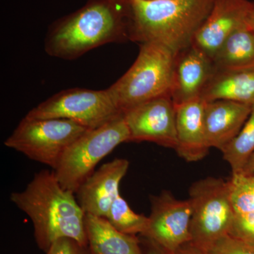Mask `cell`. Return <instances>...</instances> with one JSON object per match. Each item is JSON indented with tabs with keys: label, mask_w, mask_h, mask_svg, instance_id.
Returning a JSON list of instances; mask_svg holds the SVG:
<instances>
[{
	"label": "cell",
	"mask_w": 254,
	"mask_h": 254,
	"mask_svg": "<svg viewBox=\"0 0 254 254\" xmlns=\"http://www.w3.org/2000/svg\"><path fill=\"white\" fill-rule=\"evenodd\" d=\"M230 199L236 215L254 212V175L235 174L228 180Z\"/></svg>",
	"instance_id": "21"
},
{
	"label": "cell",
	"mask_w": 254,
	"mask_h": 254,
	"mask_svg": "<svg viewBox=\"0 0 254 254\" xmlns=\"http://www.w3.org/2000/svg\"><path fill=\"white\" fill-rule=\"evenodd\" d=\"M214 71L213 61L195 47L177 53L170 92L175 106L200 98Z\"/></svg>",
	"instance_id": "13"
},
{
	"label": "cell",
	"mask_w": 254,
	"mask_h": 254,
	"mask_svg": "<svg viewBox=\"0 0 254 254\" xmlns=\"http://www.w3.org/2000/svg\"><path fill=\"white\" fill-rule=\"evenodd\" d=\"M205 101L201 98L177 105V145L175 150L187 162H197L208 154L204 124Z\"/></svg>",
	"instance_id": "14"
},
{
	"label": "cell",
	"mask_w": 254,
	"mask_h": 254,
	"mask_svg": "<svg viewBox=\"0 0 254 254\" xmlns=\"http://www.w3.org/2000/svg\"><path fill=\"white\" fill-rule=\"evenodd\" d=\"M192 208L191 242L203 251L230 235L236 214L230 199L228 180L209 177L195 182L189 197Z\"/></svg>",
	"instance_id": "7"
},
{
	"label": "cell",
	"mask_w": 254,
	"mask_h": 254,
	"mask_svg": "<svg viewBox=\"0 0 254 254\" xmlns=\"http://www.w3.org/2000/svg\"><path fill=\"white\" fill-rule=\"evenodd\" d=\"M239 174H244V175H254V153L247 162L243 170Z\"/></svg>",
	"instance_id": "27"
},
{
	"label": "cell",
	"mask_w": 254,
	"mask_h": 254,
	"mask_svg": "<svg viewBox=\"0 0 254 254\" xmlns=\"http://www.w3.org/2000/svg\"><path fill=\"white\" fill-rule=\"evenodd\" d=\"M215 0H129V41L160 43L175 54L191 46Z\"/></svg>",
	"instance_id": "3"
},
{
	"label": "cell",
	"mask_w": 254,
	"mask_h": 254,
	"mask_svg": "<svg viewBox=\"0 0 254 254\" xmlns=\"http://www.w3.org/2000/svg\"><path fill=\"white\" fill-rule=\"evenodd\" d=\"M252 1L215 0L208 17L195 35L191 46L213 60L227 38L240 28L249 26Z\"/></svg>",
	"instance_id": "11"
},
{
	"label": "cell",
	"mask_w": 254,
	"mask_h": 254,
	"mask_svg": "<svg viewBox=\"0 0 254 254\" xmlns=\"http://www.w3.org/2000/svg\"><path fill=\"white\" fill-rule=\"evenodd\" d=\"M10 200L31 219L37 245L46 253L55 241L64 237L88 247L86 213L54 172L36 174L24 190L11 193Z\"/></svg>",
	"instance_id": "1"
},
{
	"label": "cell",
	"mask_w": 254,
	"mask_h": 254,
	"mask_svg": "<svg viewBox=\"0 0 254 254\" xmlns=\"http://www.w3.org/2000/svg\"><path fill=\"white\" fill-rule=\"evenodd\" d=\"M200 98L205 102L229 100L254 106V68L214 71Z\"/></svg>",
	"instance_id": "17"
},
{
	"label": "cell",
	"mask_w": 254,
	"mask_h": 254,
	"mask_svg": "<svg viewBox=\"0 0 254 254\" xmlns=\"http://www.w3.org/2000/svg\"><path fill=\"white\" fill-rule=\"evenodd\" d=\"M130 141H148L176 149V108L170 95L159 97L123 113Z\"/></svg>",
	"instance_id": "10"
},
{
	"label": "cell",
	"mask_w": 254,
	"mask_h": 254,
	"mask_svg": "<svg viewBox=\"0 0 254 254\" xmlns=\"http://www.w3.org/2000/svg\"><path fill=\"white\" fill-rule=\"evenodd\" d=\"M128 167L127 159H115L102 165L82 184L75 194L85 213L106 218L120 194V185Z\"/></svg>",
	"instance_id": "12"
},
{
	"label": "cell",
	"mask_w": 254,
	"mask_h": 254,
	"mask_svg": "<svg viewBox=\"0 0 254 254\" xmlns=\"http://www.w3.org/2000/svg\"><path fill=\"white\" fill-rule=\"evenodd\" d=\"M90 254H144L136 236L118 231L103 217L86 214Z\"/></svg>",
	"instance_id": "16"
},
{
	"label": "cell",
	"mask_w": 254,
	"mask_h": 254,
	"mask_svg": "<svg viewBox=\"0 0 254 254\" xmlns=\"http://www.w3.org/2000/svg\"><path fill=\"white\" fill-rule=\"evenodd\" d=\"M221 152L231 167L232 175L240 173L254 153V106L238 134Z\"/></svg>",
	"instance_id": "19"
},
{
	"label": "cell",
	"mask_w": 254,
	"mask_h": 254,
	"mask_svg": "<svg viewBox=\"0 0 254 254\" xmlns=\"http://www.w3.org/2000/svg\"><path fill=\"white\" fill-rule=\"evenodd\" d=\"M249 26L254 33V1H252L250 16H249Z\"/></svg>",
	"instance_id": "28"
},
{
	"label": "cell",
	"mask_w": 254,
	"mask_h": 254,
	"mask_svg": "<svg viewBox=\"0 0 254 254\" xmlns=\"http://www.w3.org/2000/svg\"><path fill=\"white\" fill-rule=\"evenodd\" d=\"M230 235L254 245V212L235 215Z\"/></svg>",
	"instance_id": "23"
},
{
	"label": "cell",
	"mask_w": 254,
	"mask_h": 254,
	"mask_svg": "<svg viewBox=\"0 0 254 254\" xmlns=\"http://www.w3.org/2000/svg\"><path fill=\"white\" fill-rule=\"evenodd\" d=\"M123 114L116 108L108 90L70 88L59 92L28 112L31 119H65L94 129Z\"/></svg>",
	"instance_id": "8"
},
{
	"label": "cell",
	"mask_w": 254,
	"mask_h": 254,
	"mask_svg": "<svg viewBox=\"0 0 254 254\" xmlns=\"http://www.w3.org/2000/svg\"><path fill=\"white\" fill-rule=\"evenodd\" d=\"M129 1L91 0L50 28L45 50L50 56L75 60L108 43L129 41Z\"/></svg>",
	"instance_id": "2"
},
{
	"label": "cell",
	"mask_w": 254,
	"mask_h": 254,
	"mask_svg": "<svg viewBox=\"0 0 254 254\" xmlns=\"http://www.w3.org/2000/svg\"><path fill=\"white\" fill-rule=\"evenodd\" d=\"M176 55L160 43H141L134 63L108 91L122 113L159 97L170 95Z\"/></svg>",
	"instance_id": "4"
},
{
	"label": "cell",
	"mask_w": 254,
	"mask_h": 254,
	"mask_svg": "<svg viewBox=\"0 0 254 254\" xmlns=\"http://www.w3.org/2000/svg\"><path fill=\"white\" fill-rule=\"evenodd\" d=\"M212 61L215 71H237L254 68V33L250 26L240 28L230 35Z\"/></svg>",
	"instance_id": "18"
},
{
	"label": "cell",
	"mask_w": 254,
	"mask_h": 254,
	"mask_svg": "<svg viewBox=\"0 0 254 254\" xmlns=\"http://www.w3.org/2000/svg\"><path fill=\"white\" fill-rule=\"evenodd\" d=\"M205 252L207 254H254V246L227 235L214 242Z\"/></svg>",
	"instance_id": "22"
},
{
	"label": "cell",
	"mask_w": 254,
	"mask_h": 254,
	"mask_svg": "<svg viewBox=\"0 0 254 254\" xmlns=\"http://www.w3.org/2000/svg\"></svg>",
	"instance_id": "29"
},
{
	"label": "cell",
	"mask_w": 254,
	"mask_h": 254,
	"mask_svg": "<svg viewBox=\"0 0 254 254\" xmlns=\"http://www.w3.org/2000/svg\"><path fill=\"white\" fill-rule=\"evenodd\" d=\"M174 254H207L206 252L197 247L192 242L181 246Z\"/></svg>",
	"instance_id": "25"
},
{
	"label": "cell",
	"mask_w": 254,
	"mask_h": 254,
	"mask_svg": "<svg viewBox=\"0 0 254 254\" xmlns=\"http://www.w3.org/2000/svg\"><path fill=\"white\" fill-rule=\"evenodd\" d=\"M145 239V252L144 254H168L163 250H162L158 245L148 239Z\"/></svg>",
	"instance_id": "26"
},
{
	"label": "cell",
	"mask_w": 254,
	"mask_h": 254,
	"mask_svg": "<svg viewBox=\"0 0 254 254\" xmlns=\"http://www.w3.org/2000/svg\"><path fill=\"white\" fill-rule=\"evenodd\" d=\"M88 130L72 120L25 117L4 143L55 170L69 145Z\"/></svg>",
	"instance_id": "6"
},
{
	"label": "cell",
	"mask_w": 254,
	"mask_h": 254,
	"mask_svg": "<svg viewBox=\"0 0 254 254\" xmlns=\"http://www.w3.org/2000/svg\"><path fill=\"white\" fill-rule=\"evenodd\" d=\"M105 218L118 231L133 236L144 235L149 224L148 217L135 213L120 194L114 200Z\"/></svg>",
	"instance_id": "20"
},
{
	"label": "cell",
	"mask_w": 254,
	"mask_h": 254,
	"mask_svg": "<svg viewBox=\"0 0 254 254\" xmlns=\"http://www.w3.org/2000/svg\"><path fill=\"white\" fill-rule=\"evenodd\" d=\"M46 254H90V252L88 247L64 237L55 241Z\"/></svg>",
	"instance_id": "24"
},
{
	"label": "cell",
	"mask_w": 254,
	"mask_h": 254,
	"mask_svg": "<svg viewBox=\"0 0 254 254\" xmlns=\"http://www.w3.org/2000/svg\"><path fill=\"white\" fill-rule=\"evenodd\" d=\"M148 230L142 237L151 240L168 254L191 242L192 208L190 200H179L169 190L151 195Z\"/></svg>",
	"instance_id": "9"
},
{
	"label": "cell",
	"mask_w": 254,
	"mask_h": 254,
	"mask_svg": "<svg viewBox=\"0 0 254 254\" xmlns=\"http://www.w3.org/2000/svg\"><path fill=\"white\" fill-rule=\"evenodd\" d=\"M129 141V130L123 115L78 137L53 172L63 188L76 193L105 157L119 145Z\"/></svg>",
	"instance_id": "5"
},
{
	"label": "cell",
	"mask_w": 254,
	"mask_h": 254,
	"mask_svg": "<svg viewBox=\"0 0 254 254\" xmlns=\"http://www.w3.org/2000/svg\"><path fill=\"white\" fill-rule=\"evenodd\" d=\"M253 107L229 100L205 102L204 124L210 148L221 151L236 137Z\"/></svg>",
	"instance_id": "15"
}]
</instances>
